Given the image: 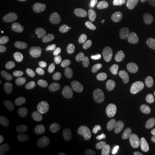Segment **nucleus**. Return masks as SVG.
I'll return each instance as SVG.
<instances>
[{"mask_svg":"<svg viewBox=\"0 0 155 155\" xmlns=\"http://www.w3.org/2000/svg\"><path fill=\"white\" fill-rule=\"evenodd\" d=\"M129 149L134 155H143L146 152V142L140 134H134L129 140Z\"/></svg>","mask_w":155,"mask_h":155,"instance_id":"11","label":"nucleus"},{"mask_svg":"<svg viewBox=\"0 0 155 155\" xmlns=\"http://www.w3.org/2000/svg\"><path fill=\"white\" fill-rule=\"evenodd\" d=\"M122 103V97L120 95H114L112 96L110 99L108 100L107 103V110L112 112V111L116 110Z\"/></svg>","mask_w":155,"mask_h":155,"instance_id":"22","label":"nucleus"},{"mask_svg":"<svg viewBox=\"0 0 155 155\" xmlns=\"http://www.w3.org/2000/svg\"><path fill=\"white\" fill-rule=\"evenodd\" d=\"M112 97V91L110 88H104L103 90H100L97 91L92 97L91 100L92 101H105L109 100Z\"/></svg>","mask_w":155,"mask_h":155,"instance_id":"23","label":"nucleus"},{"mask_svg":"<svg viewBox=\"0 0 155 155\" xmlns=\"http://www.w3.org/2000/svg\"><path fill=\"white\" fill-rule=\"evenodd\" d=\"M142 55L137 54L133 49H126L122 51L118 57L119 63L124 67H129L135 64L137 61L141 59Z\"/></svg>","mask_w":155,"mask_h":155,"instance_id":"10","label":"nucleus"},{"mask_svg":"<svg viewBox=\"0 0 155 155\" xmlns=\"http://www.w3.org/2000/svg\"><path fill=\"white\" fill-rule=\"evenodd\" d=\"M28 115L32 122L36 124H41L46 120L47 112L42 106L35 104L28 106Z\"/></svg>","mask_w":155,"mask_h":155,"instance_id":"9","label":"nucleus"},{"mask_svg":"<svg viewBox=\"0 0 155 155\" xmlns=\"http://www.w3.org/2000/svg\"><path fill=\"white\" fill-rule=\"evenodd\" d=\"M100 44L107 48H115L122 42V35L115 25H107L101 30L98 36Z\"/></svg>","mask_w":155,"mask_h":155,"instance_id":"3","label":"nucleus"},{"mask_svg":"<svg viewBox=\"0 0 155 155\" xmlns=\"http://www.w3.org/2000/svg\"><path fill=\"white\" fill-rule=\"evenodd\" d=\"M105 155H122V147L121 145L114 144L106 150Z\"/></svg>","mask_w":155,"mask_h":155,"instance_id":"26","label":"nucleus"},{"mask_svg":"<svg viewBox=\"0 0 155 155\" xmlns=\"http://www.w3.org/2000/svg\"><path fill=\"white\" fill-rule=\"evenodd\" d=\"M35 1L40 2V3H50V2H52L53 0H35Z\"/></svg>","mask_w":155,"mask_h":155,"instance_id":"29","label":"nucleus"},{"mask_svg":"<svg viewBox=\"0 0 155 155\" xmlns=\"http://www.w3.org/2000/svg\"><path fill=\"white\" fill-rule=\"evenodd\" d=\"M71 67L77 76H84L91 71L92 63L85 56L77 55L71 60Z\"/></svg>","mask_w":155,"mask_h":155,"instance_id":"6","label":"nucleus"},{"mask_svg":"<svg viewBox=\"0 0 155 155\" xmlns=\"http://www.w3.org/2000/svg\"><path fill=\"white\" fill-rule=\"evenodd\" d=\"M22 57L28 63L37 66L43 65L48 61V54L35 45L27 46L22 52Z\"/></svg>","mask_w":155,"mask_h":155,"instance_id":"5","label":"nucleus"},{"mask_svg":"<svg viewBox=\"0 0 155 155\" xmlns=\"http://www.w3.org/2000/svg\"><path fill=\"white\" fill-rule=\"evenodd\" d=\"M150 102V93L145 87H139L134 95V105L138 108H144Z\"/></svg>","mask_w":155,"mask_h":155,"instance_id":"12","label":"nucleus"},{"mask_svg":"<svg viewBox=\"0 0 155 155\" xmlns=\"http://www.w3.org/2000/svg\"><path fill=\"white\" fill-rule=\"evenodd\" d=\"M18 81L17 75L15 72H5L0 76V87L1 89H8L13 87Z\"/></svg>","mask_w":155,"mask_h":155,"instance_id":"14","label":"nucleus"},{"mask_svg":"<svg viewBox=\"0 0 155 155\" xmlns=\"http://www.w3.org/2000/svg\"><path fill=\"white\" fill-rule=\"evenodd\" d=\"M2 150L6 155H24L22 149L17 147L11 141H4L2 144Z\"/></svg>","mask_w":155,"mask_h":155,"instance_id":"17","label":"nucleus"},{"mask_svg":"<svg viewBox=\"0 0 155 155\" xmlns=\"http://www.w3.org/2000/svg\"><path fill=\"white\" fill-rule=\"evenodd\" d=\"M35 30L28 25H20L6 35V41L11 45H20L31 41L35 38Z\"/></svg>","mask_w":155,"mask_h":155,"instance_id":"2","label":"nucleus"},{"mask_svg":"<svg viewBox=\"0 0 155 155\" xmlns=\"http://www.w3.org/2000/svg\"><path fill=\"white\" fill-rule=\"evenodd\" d=\"M78 130L83 135H91L94 131V127L91 123L83 122L78 125Z\"/></svg>","mask_w":155,"mask_h":155,"instance_id":"24","label":"nucleus"},{"mask_svg":"<svg viewBox=\"0 0 155 155\" xmlns=\"http://www.w3.org/2000/svg\"><path fill=\"white\" fill-rule=\"evenodd\" d=\"M41 155H48V154H41Z\"/></svg>","mask_w":155,"mask_h":155,"instance_id":"30","label":"nucleus"},{"mask_svg":"<svg viewBox=\"0 0 155 155\" xmlns=\"http://www.w3.org/2000/svg\"><path fill=\"white\" fill-rule=\"evenodd\" d=\"M148 27H149L150 29L153 32L155 33V17H152V18L149 19V21H148Z\"/></svg>","mask_w":155,"mask_h":155,"instance_id":"27","label":"nucleus"},{"mask_svg":"<svg viewBox=\"0 0 155 155\" xmlns=\"http://www.w3.org/2000/svg\"><path fill=\"white\" fill-rule=\"evenodd\" d=\"M92 16V11L89 8L79 5H72L66 12V19L71 25L78 26L88 22Z\"/></svg>","mask_w":155,"mask_h":155,"instance_id":"4","label":"nucleus"},{"mask_svg":"<svg viewBox=\"0 0 155 155\" xmlns=\"http://www.w3.org/2000/svg\"><path fill=\"white\" fill-rule=\"evenodd\" d=\"M30 133V127L27 122H21L15 124L11 130V134L13 138L21 139L27 136Z\"/></svg>","mask_w":155,"mask_h":155,"instance_id":"13","label":"nucleus"},{"mask_svg":"<svg viewBox=\"0 0 155 155\" xmlns=\"http://www.w3.org/2000/svg\"><path fill=\"white\" fill-rule=\"evenodd\" d=\"M108 121L111 127L116 128V127H120L122 124L123 122V115L121 111H112L110 114L109 115L108 117Z\"/></svg>","mask_w":155,"mask_h":155,"instance_id":"19","label":"nucleus"},{"mask_svg":"<svg viewBox=\"0 0 155 155\" xmlns=\"http://www.w3.org/2000/svg\"><path fill=\"white\" fill-rule=\"evenodd\" d=\"M151 119H152L153 122H155V110L153 111V113H152V115H151Z\"/></svg>","mask_w":155,"mask_h":155,"instance_id":"28","label":"nucleus"},{"mask_svg":"<svg viewBox=\"0 0 155 155\" xmlns=\"http://www.w3.org/2000/svg\"><path fill=\"white\" fill-rule=\"evenodd\" d=\"M12 100H13V96L10 92L4 91V89H2L0 91V104L1 105L9 104L12 102Z\"/></svg>","mask_w":155,"mask_h":155,"instance_id":"25","label":"nucleus"},{"mask_svg":"<svg viewBox=\"0 0 155 155\" xmlns=\"http://www.w3.org/2000/svg\"><path fill=\"white\" fill-rule=\"evenodd\" d=\"M84 97L78 93H63L59 97L61 111L67 116H75L83 110Z\"/></svg>","mask_w":155,"mask_h":155,"instance_id":"1","label":"nucleus"},{"mask_svg":"<svg viewBox=\"0 0 155 155\" xmlns=\"http://www.w3.org/2000/svg\"><path fill=\"white\" fill-rule=\"evenodd\" d=\"M141 127V122L138 119H130L122 125V133L126 135L134 134L138 132Z\"/></svg>","mask_w":155,"mask_h":155,"instance_id":"15","label":"nucleus"},{"mask_svg":"<svg viewBox=\"0 0 155 155\" xmlns=\"http://www.w3.org/2000/svg\"><path fill=\"white\" fill-rule=\"evenodd\" d=\"M110 128L104 126L97 133V139H96V141H97V144L100 146V147H103L105 144H107L109 139H110Z\"/></svg>","mask_w":155,"mask_h":155,"instance_id":"20","label":"nucleus"},{"mask_svg":"<svg viewBox=\"0 0 155 155\" xmlns=\"http://www.w3.org/2000/svg\"><path fill=\"white\" fill-rule=\"evenodd\" d=\"M110 76L109 71L104 67H98L88 72L84 78V83L88 85H95L104 82Z\"/></svg>","mask_w":155,"mask_h":155,"instance_id":"7","label":"nucleus"},{"mask_svg":"<svg viewBox=\"0 0 155 155\" xmlns=\"http://www.w3.org/2000/svg\"><path fill=\"white\" fill-rule=\"evenodd\" d=\"M72 145L79 150H87L90 147L89 144L88 140H86L85 137H84L83 134L80 135V134H77V135H74L73 138L72 140Z\"/></svg>","mask_w":155,"mask_h":155,"instance_id":"21","label":"nucleus"},{"mask_svg":"<svg viewBox=\"0 0 155 155\" xmlns=\"http://www.w3.org/2000/svg\"><path fill=\"white\" fill-rule=\"evenodd\" d=\"M53 146L57 152L61 154H68L71 152V147L64 139L61 137H54L53 139Z\"/></svg>","mask_w":155,"mask_h":155,"instance_id":"16","label":"nucleus"},{"mask_svg":"<svg viewBox=\"0 0 155 155\" xmlns=\"http://www.w3.org/2000/svg\"><path fill=\"white\" fill-rule=\"evenodd\" d=\"M47 149V144L41 141H31L27 144L26 146V150L30 153H34V154H38L42 152H44L45 150Z\"/></svg>","mask_w":155,"mask_h":155,"instance_id":"18","label":"nucleus"},{"mask_svg":"<svg viewBox=\"0 0 155 155\" xmlns=\"http://www.w3.org/2000/svg\"><path fill=\"white\" fill-rule=\"evenodd\" d=\"M29 91L35 97L41 98H48L54 94V88L48 84L35 82L29 85Z\"/></svg>","mask_w":155,"mask_h":155,"instance_id":"8","label":"nucleus"}]
</instances>
